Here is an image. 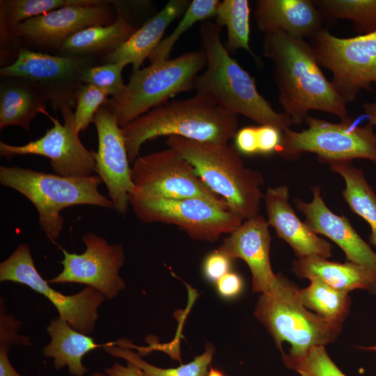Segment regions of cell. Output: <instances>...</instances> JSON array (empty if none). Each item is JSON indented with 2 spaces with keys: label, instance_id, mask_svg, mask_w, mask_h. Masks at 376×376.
I'll return each instance as SVG.
<instances>
[{
  "label": "cell",
  "instance_id": "obj_12",
  "mask_svg": "<svg viewBox=\"0 0 376 376\" xmlns=\"http://www.w3.org/2000/svg\"><path fill=\"white\" fill-rule=\"evenodd\" d=\"M0 281L19 283L42 295L56 307L61 319L86 335L93 331L98 318L97 309L106 299L90 286L72 295L62 294L52 288L38 272L29 245L25 243L19 244L14 252L0 263Z\"/></svg>",
  "mask_w": 376,
  "mask_h": 376
},
{
  "label": "cell",
  "instance_id": "obj_29",
  "mask_svg": "<svg viewBox=\"0 0 376 376\" xmlns=\"http://www.w3.org/2000/svg\"><path fill=\"white\" fill-rule=\"evenodd\" d=\"M309 280L307 288L298 290L301 304L318 315L342 324L350 311L351 301L348 293L338 290L317 278Z\"/></svg>",
  "mask_w": 376,
  "mask_h": 376
},
{
  "label": "cell",
  "instance_id": "obj_36",
  "mask_svg": "<svg viewBox=\"0 0 376 376\" xmlns=\"http://www.w3.org/2000/svg\"><path fill=\"white\" fill-rule=\"evenodd\" d=\"M108 95L90 84L80 88L74 112L75 123L78 133L84 131L93 123L99 109L108 100Z\"/></svg>",
  "mask_w": 376,
  "mask_h": 376
},
{
  "label": "cell",
  "instance_id": "obj_5",
  "mask_svg": "<svg viewBox=\"0 0 376 376\" xmlns=\"http://www.w3.org/2000/svg\"><path fill=\"white\" fill-rule=\"evenodd\" d=\"M98 175L64 177L28 168L0 166V183L29 199L38 213L40 228L52 242L60 235L64 224V208L90 205L113 209L109 198L98 191Z\"/></svg>",
  "mask_w": 376,
  "mask_h": 376
},
{
  "label": "cell",
  "instance_id": "obj_45",
  "mask_svg": "<svg viewBox=\"0 0 376 376\" xmlns=\"http://www.w3.org/2000/svg\"><path fill=\"white\" fill-rule=\"evenodd\" d=\"M90 376H107L105 373H95L91 375Z\"/></svg>",
  "mask_w": 376,
  "mask_h": 376
},
{
  "label": "cell",
  "instance_id": "obj_26",
  "mask_svg": "<svg viewBox=\"0 0 376 376\" xmlns=\"http://www.w3.org/2000/svg\"><path fill=\"white\" fill-rule=\"evenodd\" d=\"M116 10L115 22L108 25L91 26L75 33L58 51L63 56L91 58L94 54L106 55L116 49L136 29L120 8L116 6Z\"/></svg>",
  "mask_w": 376,
  "mask_h": 376
},
{
  "label": "cell",
  "instance_id": "obj_41",
  "mask_svg": "<svg viewBox=\"0 0 376 376\" xmlns=\"http://www.w3.org/2000/svg\"><path fill=\"white\" fill-rule=\"evenodd\" d=\"M13 343L6 339H0V376H23L11 365L8 352Z\"/></svg>",
  "mask_w": 376,
  "mask_h": 376
},
{
  "label": "cell",
  "instance_id": "obj_8",
  "mask_svg": "<svg viewBox=\"0 0 376 376\" xmlns=\"http://www.w3.org/2000/svg\"><path fill=\"white\" fill-rule=\"evenodd\" d=\"M304 121L306 130L283 132L277 152L281 157L295 159L308 152L325 164L365 159L376 164V132L370 123L359 126L352 118L333 123L309 115Z\"/></svg>",
  "mask_w": 376,
  "mask_h": 376
},
{
  "label": "cell",
  "instance_id": "obj_21",
  "mask_svg": "<svg viewBox=\"0 0 376 376\" xmlns=\"http://www.w3.org/2000/svg\"><path fill=\"white\" fill-rule=\"evenodd\" d=\"M256 4V22L265 34L281 31L306 40L323 29V17L311 0H258Z\"/></svg>",
  "mask_w": 376,
  "mask_h": 376
},
{
  "label": "cell",
  "instance_id": "obj_37",
  "mask_svg": "<svg viewBox=\"0 0 376 376\" xmlns=\"http://www.w3.org/2000/svg\"><path fill=\"white\" fill-rule=\"evenodd\" d=\"M232 261V259L218 249L209 253L205 256L202 266L205 279L210 283H216L230 272Z\"/></svg>",
  "mask_w": 376,
  "mask_h": 376
},
{
  "label": "cell",
  "instance_id": "obj_46",
  "mask_svg": "<svg viewBox=\"0 0 376 376\" xmlns=\"http://www.w3.org/2000/svg\"><path fill=\"white\" fill-rule=\"evenodd\" d=\"M363 349H366V350H372V351H375L376 352V345L375 346H370V347H362Z\"/></svg>",
  "mask_w": 376,
  "mask_h": 376
},
{
  "label": "cell",
  "instance_id": "obj_30",
  "mask_svg": "<svg viewBox=\"0 0 376 376\" xmlns=\"http://www.w3.org/2000/svg\"><path fill=\"white\" fill-rule=\"evenodd\" d=\"M249 2L247 0H224L219 3L215 16L220 26L227 29V47L228 50L244 49L258 61V58L251 50L250 42Z\"/></svg>",
  "mask_w": 376,
  "mask_h": 376
},
{
  "label": "cell",
  "instance_id": "obj_40",
  "mask_svg": "<svg viewBox=\"0 0 376 376\" xmlns=\"http://www.w3.org/2000/svg\"><path fill=\"white\" fill-rule=\"evenodd\" d=\"M234 140L235 149L240 153L246 155L258 153L257 127L248 126L238 130Z\"/></svg>",
  "mask_w": 376,
  "mask_h": 376
},
{
  "label": "cell",
  "instance_id": "obj_22",
  "mask_svg": "<svg viewBox=\"0 0 376 376\" xmlns=\"http://www.w3.org/2000/svg\"><path fill=\"white\" fill-rule=\"evenodd\" d=\"M191 1L171 0L155 15L147 21L116 49L103 56L105 63L132 65L133 71L139 70L162 41L169 24L183 15Z\"/></svg>",
  "mask_w": 376,
  "mask_h": 376
},
{
  "label": "cell",
  "instance_id": "obj_10",
  "mask_svg": "<svg viewBox=\"0 0 376 376\" xmlns=\"http://www.w3.org/2000/svg\"><path fill=\"white\" fill-rule=\"evenodd\" d=\"M310 40L318 63L331 71L330 81L347 104L376 84V31L342 38L323 29Z\"/></svg>",
  "mask_w": 376,
  "mask_h": 376
},
{
  "label": "cell",
  "instance_id": "obj_25",
  "mask_svg": "<svg viewBox=\"0 0 376 376\" xmlns=\"http://www.w3.org/2000/svg\"><path fill=\"white\" fill-rule=\"evenodd\" d=\"M50 343L42 349L45 357L54 359L56 370L68 366L74 376H84L88 370L83 365V357L91 350L103 347L89 335L74 329L59 317L52 320L47 327Z\"/></svg>",
  "mask_w": 376,
  "mask_h": 376
},
{
  "label": "cell",
  "instance_id": "obj_14",
  "mask_svg": "<svg viewBox=\"0 0 376 376\" xmlns=\"http://www.w3.org/2000/svg\"><path fill=\"white\" fill-rule=\"evenodd\" d=\"M59 111L64 123L53 117V126L35 141L23 146L0 142V155L10 161L17 155H36L49 159L54 174L64 177H87L95 170L94 150H88L77 132L74 112L69 104Z\"/></svg>",
  "mask_w": 376,
  "mask_h": 376
},
{
  "label": "cell",
  "instance_id": "obj_17",
  "mask_svg": "<svg viewBox=\"0 0 376 376\" xmlns=\"http://www.w3.org/2000/svg\"><path fill=\"white\" fill-rule=\"evenodd\" d=\"M111 2L61 8L29 19L9 30L31 45L58 49L67 39L84 29L115 22L117 14L114 15Z\"/></svg>",
  "mask_w": 376,
  "mask_h": 376
},
{
  "label": "cell",
  "instance_id": "obj_39",
  "mask_svg": "<svg viewBox=\"0 0 376 376\" xmlns=\"http://www.w3.org/2000/svg\"><path fill=\"white\" fill-rule=\"evenodd\" d=\"M243 285L242 277L234 272H229L216 283L219 295L225 299H233L239 296L243 290Z\"/></svg>",
  "mask_w": 376,
  "mask_h": 376
},
{
  "label": "cell",
  "instance_id": "obj_33",
  "mask_svg": "<svg viewBox=\"0 0 376 376\" xmlns=\"http://www.w3.org/2000/svg\"><path fill=\"white\" fill-rule=\"evenodd\" d=\"M218 0H193L178 23L167 37L162 39L149 58L150 63L169 58L175 44L180 37L199 21L215 16Z\"/></svg>",
  "mask_w": 376,
  "mask_h": 376
},
{
  "label": "cell",
  "instance_id": "obj_32",
  "mask_svg": "<svg viewBox=\"0 0 376 376\" xmlns=\"http://www.w3.org/2000/svg\"><path fill=\"white\" fill-rule=\"evenodd\" d=\"M104 1V0H1L0 17L10 30L29 19L61 8L91 6Z\"/></svg>",
  "mask_w": 376,
  "mask_h": 376
},
{
  "label": "cell",
  "instance_id": "obj_44",
  "mask_svg": "<svg viewBox=\"0 0 376 376\" xmlns=\"http://www.w3.org/2000/svg\"><path fill=\"white\" fill-rule=\"evenodd\" d=\"M207 376H226L221 370L210 367Z\"/></svg>",
  "mask_w": 376,
  "mask_h": 376
},
{
  "label": "cell",
  "instance_id": "obj_18",
  "mask_svg": "<svg viewBox=\"0 0 376 376\" xmlns=\"http://www.w3.org/2000/svg\"><path fill=\"white\" fill-rule=\"evenodd\" d=\"M269 227L267 220L260 214L246 219L218 249L233 260L240 258L247 264L252 274L253 291L261 294L268 292L276 281L269 260Z\"/></svg>",
  "mask_w": 376,
  "mask_h": 376
},
{
  "label": "cell",
  "instance_id": "obj_11",
  "mask_svg": "<svg viewBox=\"0 0 376 376\" xmlns=\"http://www.w3.org/2000/svg\"><path fill=\"white\" fill-rule=\"evenodd\" d=\"M91 58L51 55L21 48L10 65L2 67V78H19L36 86L50 102L54 110L64 104L76 106L84 85V72L92 65Z\"/></svg>",
  "mask_w": 376,
  "mask_h": 376
},
{
  "label": "cell",
  "instance_id": "obj_31",
  "mask_svg": "<svg viewBox=\"0 0 376 376\" xmlns=\"http://www.w3.org/2000/svg\"><path fill=\"white\" fill-rule=\"evenodd\" d=\"M323 18L352 22L359 35L376 31V0H312Z\"/></svg>",
  "mask_w": 376,
  "mask_h": 376
},
{
  "label": "cell",
  "instance_id": "obj_15",
  "mask_svg": "<svg viewBox=\"0 0 376 376\" xmlns=\"http://www.w3.org/2000/svg\"><path fill=\"white\" fill-rule=\"evenodd\" d=\"M81 241L86 246L82 253L61 249L63 258L60 263L63 269L47 282L85 284L99 291L105 298L113 299L125 287L119 275L125 262L123 246L109 244L106 239L93 233L84 234Z\"/></svg>",
  "mask_w": 376,
  "mask_h": 376
},
{
  "label": "cell",
  "instance_id": "obj_28",
  "mask_svg": "<svg viewBox=\"0 0 376 376\" xmlns=\"http://www.w3.org/2000/svg\"><path fill=\"white\" fill-rule=\"evenodd\" d=\"M103 348L112 357L122 358L136 366L143 376H207L208 366L215 352L214 346L207 343L205 352L191 362L176 368H162L143 360L139 354L135 353L120 339L104 344Z\"/></svg>",
  "mask_w": 376,
  "mask_h": 376
},
{
  "label": "cell",
  "instance_id": "obj_16",
  "mask_svg": "<svg viewBox=\"0 0 376 376\" xmlns=\"http://www.w3.org/2000/svg\"><path fill=\"white\" fill-rule=\"evenodd\" d=\"M93 123L98 139V149L94 151L95 172L105 184L113 210L123 214L129 208V196L136 187L122 128L116 116L104 105Z\"/></svg>",
  "mask_w": 376,
  "mask_h": 376
},
{
  "label": "cell",
  "instance_id": "obj_13",
  "mask_svg": "<svg viewBox=\"0 0 376 376\" xmlns=\"http://www.w3.org/2000/svg\"><path fill=\"white\" fill-rule=\"evenodd\" d=\"M131 173L134 191L168 198H201L228 208L226 202L203 183L193 166L171 148L139 156Z\"/></svg>",
  "mask_w": 376,
  "mask_h": 376
},
{
  "label": "cell",
  "instance_id": "obj_4",
  "mask_svg": "<svg viewBox=\"0 0 376 376\" xmlns=\"http://www.w3.org/2000/svg\"><path fill=\"white\" fill-rule=\"evenodd\" d=\"M166 145L193 166L203 183L226 202L231 212L243 220L259 214L264 198L263 177L245 166L235 148L174 136L167 138Z\"/></svg>",
  "mask_w": 376,
  "mask_h": 376
},
{
  "label": "cell",
  "instance_id": "obj_7",
  "mask_svg": "<svg viewBox=\"0 0 376 376\" xmlns=\"http://www.w3.org/2000/svg\"><path fill=\"white\" fill-rule=\"evenodd\" d=\"M299 288L284 276L276 274L270 290L261 294L254 315L281 350L283 342L291 345V356L304 354L313 346L333 342L342 330V324L308 311L298 297Z\"/></svg>",
  "mask_w": 376,
  "mask_h": 376
},
{
  "label": "cell",
  "instance_id": "obj_1",
  "mask_svg": "<svg viewBox=\"0 0 376 376\" xmlns=\"http://www.w3.org/2000/svg\"><path fill=\"white\" fill-rule=\"evenodd\" d=\"M263 46L273 65L279 104L293 124H301L312 110L331 113L341 121L352 118L346 102L325 77L309 42L278 31L265 34Z\"/></svg>",
  "mask_w": 376,
  "mask_h": 376
},
{
  "label": "cell",
  "instance_id": "obj_23",
  "mask_svg": "<svg viewBox=\"0 0 376 376\" xmlns=\"http://www.w3.org/2000/svg\"><path fill=\"white\" fill-rule=\"evenodd\" d=\"M292 269L301 279L317 278L344 292L363 289L376 294V274L357 263L331 262L321 256H310L298 258Z\"/></svg>",
  "mask_w": 376,
  "mask_h": 376
},
{
  "label": "cell",
  "instance_id": "obj_38",
  "mask_svg": "<svg viewBox=\"0 0 376 376\" xmlns=\"http://www.w3.org/2000/svg\"><path fill=\"white\" fill-rule=\"evenodd\" d=\"M283 137V131L279 128L263 125L257 127V141L258 153L269 155L277 152Z\"/></svg>",
  "mask_w": 376,
  "mask_h": 376
},
{
  "label": "cell",
  "instance_id": "obj_19",
  "mask_svg": "<svg viewBox=\"0 0 376 376\" xmlns=\"http://www.w3.org/2000/svg\"><path fill=\"white\" fill-rule=\"evenodd\" d=\"M313 199L294 202L305 217L306 224L316 234L322 235L335 242L344 251L349 262L364 266L376 274V253L357 233L344 216L333 212L320 195V188H312Z\"/></svg>",
  "mask_w": 376,
  "mask_h": 376
},
{
  "label": "cell",
  "instance_id": "obj_2",
  "mask_svg": "<svg viewBox=\"0 0 376 376\" xmlns=\"http://www.w3.org/2000/svg\"><path fill=\"white\" fill-rule=\"evenodd\" d=\"M237 116L210 97L196 93L156 107L122 128L130 162L142 145L161 136L228 143L238 130Z\"/></svg>",
  "mask_w": 376,
  "mask_h": 376
},
{
  "label": "cell",
  "instance_id": "obj_6",
  "mask_svg": "<svg viewBox=\"0 0 376 376\" xmlns=\"http://www.w3.org/2000/svg\"><path fill=\"white\" fill-rule=\"evenodd\" d=\"M206 65L203 50L157 61L133 71L123 92L104 104L123 128L178 93L194 89L198 72Z\"/></svg>",
  "mask_w": 376,
  "mask_h": 376
},
{
  "label": "cell",
  "instance_id": "obj_27",
  "mask_svg": "<svg viewBox=\"0 0 376 376\" xmlns=\"http://www.w3.org/2000/svg\"><path fill=\"white\" fill-rule=\"evenodd\" d=\"M328 164L332 171L343 178L345 185L343 198L351 210L369 224L370 242L376 247V193L366 180L363 171L353 166L351 161Z\"/></svg>",
  "mask_w": 376,
  "mask_h": 376
},
{
  "label": "cell",
  "instance_id": "obj_43",
  "mask_svg": "<svg viewBox=\"0 0 376 376\" xmlns=\"http://www.w3.org/2000/svg\"><path fill=\"white\" fill-rule=\"evenodd\" d=\"M365 116L368 120V123L376 127V101L365 102L363 105Z\"/></svg>",
  "mask_w": 376,
  "mask_h": 376
},
{
  "label": "cell",
  "instance_id": "obj_3",
  "mask_svg": "<svg viewBox=\"0 0 376 376\" xmlns=\"http://www.w3.org/2000/svg\"><path fill=\"white\" fill-rule=\"evenodd\" d=\"M199 35L206 68L195 79L196 93L211 97L226 110L259 125H272L283 132L290 129L292 119L273 109L259 93L254 79L230 56L221 40V26L211 21L203 22Z\"/></svg>",
  "mask_w": 376,
  "mask_h": 376
},
{
  "label": "cell",
  "instance_id": "obj_34",
  "mask_svg": "<svg viewBox=\"0 0 376 376\" xmlns=\"http://www.w3.org/2000/svg\"><path fill=\"white\" fill-rule=\"evenodd\" d=\"M283 361L301 376H345L330 359L324 345L313 346L299 356L283 354Z\"/></svg>",
  "mask_w": 376,
  "mask_h": 376
},
{
  "label": "cell",
  "instance_id": "obj_35",
  "mask_svg": "<svg viewBox=\"0 0 376 376\" xmlns=\"http://www.w3.org/2000/svg\"><path fill=\"white\" fill-rule=\"evenodd\" d=\"M126 65L123 63H105L93 65L84 72L81 81L84 84L92 85L111 97H116L125 88L122 72Z\"/></svg>",
  "mask_w": 376,
  "mask_h": 376
},
{
  "label": "cell",
  "instance_id": "obj_42",
  "mask_svg": "<svg viewBox=\"0 0 376 376\" xmlns=\"http://www.w3.org/2000/svg\"><path fill=\"white\" fill-rule=\"evenodd\" d=\"M104 373L107 376H143L136 366L128 361L126 366L114 362L111 367L104 369Z\"/></svg>",
  "mask_w": 376,
  "mask_h": 376
},
{
  "label": "cell",
  "instance_id": "obj_24",
  "mask_svg": "<svg viewBox=\"0 0 376 376\" xmlns=\"http://www.w3.org/2000/svg\"><path fill=\"white\" fill-rule=\"evenodd\" d=\"M45 96L33 84L19 78H3L0 87V129L18 126L29 130L42 113L49 118Z\"/></svg>",
  "mask_w": 376,
  "mask_h": 376
},
{
  "label": "cell",
  "instance_id": "obj_9",
  "mask_svg": "<svg viewBox=\"0 0 376 376\" xmlns=\"http://www.w3.org/2000/svg\"><path fill=\"white\" fill-rule=\"evenodd\" d=\"M129 201L141 221L173 224L198 240L214 242L244 221L228 208L201 198H168L134 191Z\"/></svg>",
  "mask_w": 376,
  "mask_h": 376
},
{
  "label": "cell",
  "instance_id": "obj_20",
  "mask_svg": "<svg viewBox=\"0 0 376 376\" xmlns=\"http://www.w3.org/2000/svg\"><path fill=\"white\" fill-rule=\"evenodd\" d=\"M289 198L287 186L267 189L263 198L269 226L291 246L298 258L310 256L330 258L332 246L298 218Z\"/></svg>",
  "mask_w": 376,
  "mask_h": 376
}]
</instances>
